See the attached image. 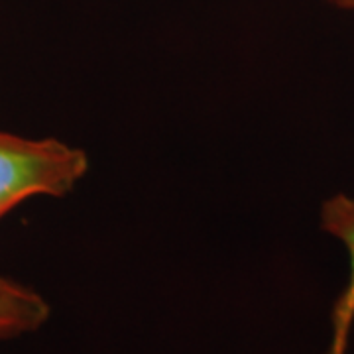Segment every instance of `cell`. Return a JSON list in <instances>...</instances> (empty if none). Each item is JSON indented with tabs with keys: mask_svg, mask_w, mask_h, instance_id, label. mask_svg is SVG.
<instances>
[{
	"mask_svg": "<svg viewBox=\"0 0 354 354\" xmlns=\"http://www.w3.org/2000/svg\"><path fill=\"white\" fill-rule=\"evenodd\" d=\"M337 4L341 8H348V10H354V0H337Z\"/></svg>",
	"mask_w": 354,
	"mask_h": 354,
	"instance_id": "obj_4",
	"label": "cell"
},
{
	"mask_svg": "<svg viewBox=\"0 0 354 354\" xmlns=\"http://www.w3.org/2000/svg\"><path fill=\"white\" fill-rule=\"evenodd\" d=\"M88 171L85 150L0 130V221L34 197H65Z\"/></svg>",
	"mask_w": 354,
	"mask_h": 354,
	"instance_id": "obj_1",
	"label": "cell"
},
{
	"mask_svg": "<svg viewBox=\"0 0 354 354\" xmlns=\"http://www.w3.org/2000/svg\"><path fill=\"white\" fill-rule=\"evenodd\" d=\"M50 315V301L38 290L0 274V344L38 333Z\"/></svg>",
	"mask_w": 354,
	"mask_h": 354,
	"instance_id": "obj_3",
	"label": "cell"
},
{
	"mask_svg": "<svg viewBox=\"0 0 354 354\" xmlns=\"http://www.w3.org/2000/svg\"><path fill=\"white\" fill-rule=\"evenodd\" d=\"M321 227L342 242L348 254V279L333 309V337L327 354H344L354 325V197L337 193L321 209Z\"/></svg>",
	"mask_w": 354,
	"mask_h": 354,
	"instance_id": "obj_2",
	"label": "cell"
}]
</instances>
